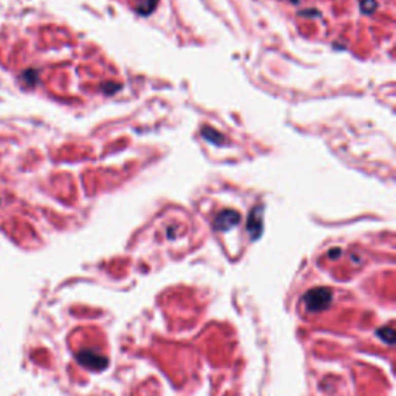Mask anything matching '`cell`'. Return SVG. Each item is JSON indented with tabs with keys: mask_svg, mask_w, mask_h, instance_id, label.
<instances>
[{
	"mask_svg": "<svg viewBox=\"0 0 396 396\" xmlns=\"http://www.w3.org/2000/svg\"><path fill=\"white\" fill-rule=\"evenodd\" d=\"M331 300H333V294L331 290L328 288H314L303 296V303H305L307 310L313 313L325 310L331 303Z\"/></svg>",
	"mask_w": 396,
	"mask_h": 396,
	"instance_id": "1",
	"label": "cell"
},
{
	"mask_svg": "<svg viewBox=\"0 0 396 396\" xmlns=\"http://www.w3.org/2000/svg\"><path fill=\"white\" fill-rule=\"evenodd\" d=\"M238 220H240V217H238L237 212H234V210H225V212H222V214L217 217V220H215V228H217L219 231H228V229H231L232 226H235V225L238 223Z\"/></svg>",
	"mask_w": 396,
	"mask_h": 396,
	"instance_id": "3",
	"label": "cell"
},
{
	"mask_svg": "<svg viewBox=\"0 0 396 396\" xmlns=\"http://www.w3.org/2000/svg\"><path fill=\"white\" fill-rule=\"evenodd\" d=\"M78 362L90 370H104L109 365L107 357L93 350H84L78 353Z\"/></svg>",
	"mask_w": 396,
	"mask_h": 396,
	"instance_id": "2",
	"label": "cell"
},
{
	"mask_svg": "<svg viewBox=\"0 0 396 396\" xmlns=\"http://www.w3.org/2000/svg\"><path fill=\"white\" fill-rule=\"evenodd\" d=\"M378 336H379L382 341H385L387 344H393V341H394V331H393L391 327H384V328H379V330H378Z\"/></svg>",
	"mask_w": 396,
	"mask_h": 396,
	"instance_id": "4",
	"label": "cell"
}]
</instances>
